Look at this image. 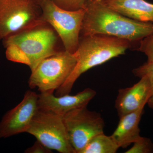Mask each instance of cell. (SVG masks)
I'll use <instances>...</instances> for the list:
<instances>
[{
  "mask_svg": "<svg viewBox=\"0 0 153 153\" xmlns=\"http://www.w3.org/2000/svg\"><path fill=\"white\" fill-rule=\"evenodd\" d=\"M80 36L100 34L138 42L153 33L152 22L129 19L107 6L102 0H89L84 8Z\"/></svg>",
  "mask_w": 153,
  "mask_h": 153,
  "instance_id": "1",
  "label": "cell"
},
{
  "mask_svg": "<svg viewBox=\"0 0 153 153\" xmlns=\"http://www.w3.org/2000/svg\"><path fill=\"white\" fill-rule=\"evenodd\" d=\"M2 42L7 59L25 64L31 70L44 58L65 49H59V44L62 43L60 37L52 26L44 22L13 34Z\"/></svg>",
  "mask_w": 153,
  "mask_h": 153,
  "instance_id": "2",
  "label": "cell"
},
{
  "mask_svg": "<svg viewBox=\"0 0 153 153\" xmlns=\"http://www.w3.org/2000/svg\"><path fill=\"white\" fill-rule=\"evenodd\" d=\"M132 43L122 38L96 34L80 36L76 52V63L67 80L56 90L55 95L69 94L76 79L90 68L123 55Z\"/></svg>",
  "mask_w": 153,
  "mask_h": 153,
  "instance_id": "3",
  "label": "cell"
},
{
  "mask_svg": "<svg viewBox=\"0 0 153 153\" xmlns=\"http://www.w3.org/2000/svg\"><path fill=\"white\" fill-rule=\"evenodd\" d=\"M76 63L75 53L65 49L46 57L31 70L29 86L37 88L40 92L54 93L67 80Z\"/></svg>",
  "mask_w": 153,
  "mask_h": 153,
  "instance_id": "4",
  "label": "cell"
},
{
  "mask_svg": "<svg viewBox=\"0 0 153 153\" xmlns=\"http://www.w3.org/2000/svg\"><path fill=\"white\" fill-rule=\"evenodd\" d=\"M42 20L52 26L62 41L64 49L71 53L78 47L84 9L75 11L59 7L50 0H37Z\"/></svg>",
  "mask_w": 153,
  "mask_h": 153,
  "instance_id": "5",
  "label": "cell"
},
{
  "mask_svg": "<svg viewBox=\"0 0 153 153\" xmlns=\"http://www.w3.org/2000/svg\"><path fill=\"white\" fill-rule=\"evenodd\" d=\"M43 22L37 0H0V40Z\"/></svg>",
  "mask_w": 153,
  "mask_h": 153,
  "instance_id": "6",
  "label": "cell"
},
{
  "mask_svg": "<svg viewBox=\"0 0 153 153\" xmlns=\"http://www.w3.org/2000/svg\"><path fill=\"white\" fill-rule=\"evenodd\" d=\"M49 149L60 153H75L63 116L38 109L27 131Z\"/></svg>",
  "mask_w": 153,
  "mask_h": 153,
  "instance_id": "7",
  "label": "cell"
},
{
  "mask_svg": "<svg viewBox=\"0 0 153 153\" xmlns=\"http://www.w3.org/2000/svg\"><path fill=\"white\" fill-rule=\"evenodd\" d=\"M69 140L75 153H80L94 137L104 133L105 124L100 114L81 107L63 116Z\"/></svg>",
  "mask_w": 153,
  "mask_h": 153,
  "instance_id": "8",
  "label": "cell"
},
{
  "mask_svg": "<svg viewBox=\"0 0 153 153\" xmlns=\"http://www.w3.org/2000/svg\"><path fill=\"white\" fill-rule=\"evenodd\" d=\"M38 94L28 90L18 105L8 111L0 122V138L27 132L39 109Z\"/></svg>",
  "mask_w": 153,
  "mask_h": 153,
  "instance_id": "9",
  "label": "cell"
},
{
  "mask_svg": "<svg viewBox=\"0 0 153 153\" xmlns=\"http://www.w3.org/2000/svg\"><path fill=\"white\" fill-rule=\"evenodd\" d=\"M53 92H42L38 94L39 109L63 116L75 108L87 106L95 96L96 92L91 88H86L74 95L68 94L56 96Z\"/></svg>",
  "mask_w": 153,
  "mask_h": 153,
  "instance_id": "10",
  "label": "cell"
},
{
  "mask_svg": "<svg viewBox=\"0 0 153 153\" xmlns=\"http://www.w3.org/2000/svg\"><path fill=\"white\" fill-rule=\"evenodd\" d=\"M153 93L152 83L147 76L141 77L131 87L119 90L115 103L119 117L144 108Z\"/></svg>",
  "mask_w": 153,
  "mask_h": 153,
  "instance_id": "11",
  "label": "cell"
},
{
  "mask_svg": "<svg viewBox=\"0 0 153 153\" xmlns=\"http://www.w3.org/2000/svg\"><path fill=\"white\" fill-rule=\"evenodd\" d=\"M144 108L119 117L117 127L111 137L120 148L128 147L141 137L139 124Z\"/></svg>",
  "mask_w": 153,
  "mask_h": 153,
  "instance_id": "12",
  "label": "cell"
},
{
  "mask_svg": "<svg viewBox=\"0 0 153 153\" xmlns=\"http://www.w3.org/2000/svg\"><path fill=\"white\" fill-rule=\"evenodd\" d=\"M108 7L129 19L153 22V4L146 0H102Z\"/></svg>",
  "mask_w": 153,
  "mask_h": 153,
  "instance_id": "13",
  "label": "cell"
},
{
  "mask_svg": "<svg viewBox=\"0 0 153 153\" xmlns=\"http://www.w3.org/2000/svg\"><path fill=\"white\" fill-rule=\"evenodd\" d=\"M120 148L111 136L102 133L92 138L80 153H115Z\"/></svg>",
  "mask_w": 153,
  "mask_h": 153,
  "instance_id": "14",
  "label": "cell"
},
{
  "mask_svg": "<svg viewBox=\"0 0 153 153\" xmlns=\"http://www.w3.org/2000/svg\"><path fill=\"white\" fill-rule=\"evenodd\" d=\"M131 149L126 153H152L153 152V143L149 138L141 136L133 143Z\"/></svg>",
  "mask_w": 153,
  "mask_h": 153,
  "instance_id": "15",
  "label": "cell"
},
{
  "mask_svg": "<svg viewBox=\"0 0 153 153\" xmlns=\"http://www.w3.org/2000/svg\"><path fill=\"white\" fill-rule=\"evenodd\" d=\"M132 72L135 76L140 78L144 76H148L150 80L153 90V63L146 62L137 68L134 69ZM147 104L150 108L153 109V93L152 95L149 100Z\"/></svg>",
  "mask_w": 153,
  "mask_h": 153,
  "instance_id": "16",
  "label": "cell"
},
{
  "mask_svg": "<svg viewBox=\"0 0 153 153\" xmlns=\"http://www.w3.org/2000/svg\"><path fill=\"white\" fill-rule=\"evenodd\" d=\"M55 5L66 10L75 11L84 9L89 0H50Z\"/></svg>",
  "mask_w": 153,
  "mask_h": 153,
  "instance_id": "17",
  "label": "cell"
},
{
  "mask_svg": "<svg viewBox=\"0 0 153 153\" xmlns=\"http://www.w3.org/2000/svg\"><path fill=\"white\" fill-rule=\"evenodd\" d=\"M137 50L144 53L148 63H153V33L143 38L139 43Z\"/></svg>",
  "mask_w": 153,
  "mask_h": 153,
  "instance_id": "18",
  "label": "cell"
},
{
  "mask_svg": "<svg viewBox=\"0 0 153 153\" xmlns=\"http://www.w3.org/2000/svg\"><path fill=\"white\" fill-rule=\"evenodd\" d=\"M27 153H50L52 150L46 147L39 141H37L31 147L28 148L25 151Z\"/></svg>",
  "mask_w": 153,
  "mask_h": 153,
  "instance_id": "19",
  "label": "cell"
}]
</instances>
